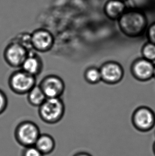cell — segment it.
<instances>
[{"mask_svg":"<svg viewBox=\"0 0 155 156\" xmlns=\"http://www.w3.org/2000/svg\"><path fill=\"white\" fill-rule=\"evenodd\" d=\"M118 20L119 30L129 37L142 36L148 28L146 17L136 11L124 12Z\"/></svg>","mask_w":155,"mask_h":156,"instance_id":"obj_1","label":"cell"},{"mask_svg":"<svg viewBox=\"0 0 155 156\" xmlns=\"http://www.w3.org/2000/svg\"><path fill=\"white\" fill-rule=\"evenodd\" d=\"M65 111V105L61 98H47L38 108V115L45 123L55 124L62 120Z\"/></svg>","mask_w":155,"mask_h":156,"instance_id":"obj_2","label":"cell"},{"mask_svg":"<svg viewBox=\"0 0 155 156\" xmlns=\"http://www.w3.org/2000/svg\"><path fill=\"white\" fill-rule=\"evenodd\" d=\"M40 134V127L35 122L24 120L15 127L14 136L17 143L26 148L35 146Z\"/></svg>","mask_w":155,"mask_h":156,"instance_id":"obj_3","label":"cell"},{"mask_svg":"<svg viewBox=\"0 0 155 156\" xmlns=\"http://www.w3.org/2000/svg\"><path fill=\"white\" fill-rule=\"evenodd\" d=\"M36 81V77L20 69L11 74L8 80L9 87L15 94H27L37 85Z\"/></svg>","mask_w":155,"mask_h":156,"instance_id":"obj_4","label":"cell"},{"mask_svg":"<svg viewBox=\"0 0 155 156\" xmlns=\"http://www.w3.org/2000/svg\"><path fill=\"white\" fill-rule=\"evenodd\" d=\"M131 122L137 131L143 133L148 132L155 127V112L148 107H139L132 114Z\"/></svg>","mask_w":155,"mask_h":156,"instance_id":"obj_5","label":"cell"},{"mask_svg":"<svg viewBox=\"0 0 155 156\" xmlns=\"http://www.w3.org/2000/svg\"><path fill=\"white\" fill-rule=\"evenodd\" d=\"M30 51L17 41L10 43L5 48L3 57L5 61L11 67L21 68Z\"/></svg>","mask_w":155,"mask_h":156,"instance_id":"obj_6","label":"cell"},{"mask_svg":"<svg viewBox=\"0 0 155 156\" xmlns=\"http://www.w3.org/2000/svg\"><path fill=\"white\" fill-rule=\"evenodd\" d=\"M38 85L47 98H61L65 91V83L62 78L56 75L44 77Z\"/></svg>","mask_w":155,"mask_h":156,"instance_id":"obj_7","label":"cell"},{"mask_svg":"<svg viewBox=\"0 0 155 156\" xmlns=\"http://www.w3.org/2000/svg\"><path fill=\"white\" fill-rule=\"evenodd\" d=\"M102 81L107 84H116L123 78V67L116 61H108L103 63L99 68Z\"/></svg>","mask_w":155,"mask_h":156,"instance_id":"obj_8","label":"cell"},{"mask_svg":"<svg viewBox=\"0 0 155 156\" xmlns=\"http://www.w3.org/2000/svg\"><path fill=\"white\" fill-rule=\"evenodd\" d=\"M32 48L39 52H47L54 44V37L48 30L40 29L30 34Z\"/></svg>","mask_w":155,"mask_h":156,"instance_id":"obj_9","label":"cell"},{"mask_svg":"<svg viewBox=\"0 0 155 156\" xmlns=\"http://www.w3.org/2000/svg\"><path fill=\"white\" fill-rule=\"evenodd\" d=\"M155 65L143 58L136 59L131 66V73L136 80L147 82L153 78Z\"/></svg>","mask_w":155,"mask_h":156,"instance_id":"obj_10","label":"cell"},{"mask_svg":"<svg viewBox=\"0 0 155 156\" xmlns=\"http://www.w3.org/2000/svg\"><path fill=\"white\" fill-rule=\"evenodd\" d=\"M43 68V63L41 58L32 51L29 52L20 68L23 71L35 77L41 73Z\"/></svg>","mask_w":155,"mask_h":156,"instance_id":"obj_11","label":"cell"},{"mask_svg":"<svg viewBox=\"0 0 155 156\" xmlns=\"http://www.w3.org/2000/svg\"><path fill=\"white\" fill-rule=\"evenodd\" d=\"M35 146L44 156L52 154L55 149L56 142L52 135L47 133L40 134Z\"/></svg>","mask_w":155,"mask_h":156,"instance_id":"obj_12","label":"cell"},{"mask_svg":"<svg viewBox=\"0 0 155 156\" xmlns=\"http://www.w3.org/2000/svg\"><path fill=\"white\" fill-rule=\"evenodd\" d=\"M125 5L121 1L111 0L108 2L105 7V13L110 19H119L123 14Z\"/></svg>","mask_w":155,"mask_h":156,"instance_id":"obj_13","label":"cell"},{"mask_svg":"<svg viewBox=\"0 0 155 156\" xmlns=\"http://www.w3.org/2000/svg\"><path fill=\"white\" fill-rule=\"evenodd\" d=\"M27 99L28 103L35 107H40L47 98L44 94L39 85H36L27 94Z\"/></svg>","mask_w":155,"mask_h":156,"instance_id":"obj_14","label":"cell"},{"mask_svg":"<svg viewBox=\"0 0 155 156\" xmlns=\"http://www.w3.org/2000/svg\"><path fill=\"white\" fill-rule=\"evenodd\" d=\"M84 78L90 84H96L102 81L99 68L95 67L88 68L84 73Z\"/></svg>","mask_w":155,"mask_h":156,"instance_id":"obj_15","label":"cell"},{"mask_svg":"<svg viewBox=\"0 0 155 156\" xmlns=\"http://www.w3.org/2000/svg\"><path fill=\"white\" fill-rule=\"evenodd\" d=\"M143 58L153 62L155 61V44L149 42L146 43L141 49Z\"/></svg>","mask_w":155,"mask_h":156,"instance_id":"obj_16","label":"cell"},{"mask_svg":"<svg viewBox=\"0 0 155 156\" xmlns=\"http://www.w3.org/2000/svg\"><path fill=\"white\" fill-rule=\"evenodd\" d=\"M21 156H44L35 146L24 148Z\"/></svg>","mask_w":155,"mask_h":156,"instance_id":"obj_17","label":"cell"},{"mask_svg":"<svg viewBox=\"0 0 155 156\" xmlns=\"http://www.w3.org/2000/svg\"><path fill=\"white\" fill-rule=\"evenodd\" d=\"M8 105V99L6 94L0 89V115L4 113Z\"/></svg>","mask_w":155,"mask_h":156,"instance_id":"obj_18","label":"cell"},{"mask_svg":"<svg viewBox=\"0 0 155 156\" xmlns=\"http://www.w3.org/2000/svg\"><path fill=\"white\" fill-rule=\"evenodd\" d=\"M147 36L148 42L155 44V22L147 28Z\"/></svg>","mask_w":155,"mask_h":156,"instance_id":"obj_19","label":"cell"},{"mask_svg":"<svg viewBox=\"0 0 155 156\" xmlns=\"http://www.w3.org/2000/svg\"><path fill=\"white\" fill-rule=\"evenodd\" d=\"M73 156H92L91 154L85 151H80L74 154Z\"/></svg>","mask_w":155,"mask_h":156,"instance_id":"obj_20","label":"cell"},{"mask_svg":"<svg viewBox=\"0 0 155 156\" xmlns=\"http://www.w3.org/2000/svg\"><path fill=\"white\" fill-rule=\"evenodd\" d=\"M152 150H153V152L154 156H155V141L153 144V146H152Z\"/></svg>","mask_w":155,"mask_h":156,"instance_id":"obj_21","label":"cell"},{"mask_svg":"<svg viewBox=\"0 0 155 156\" xmlns=\"http://www.w3.org/2000/svg\"><path fill=\"white\" fill-rule=\"evenodd\" d=\"M153 78H155V65L154 67V70H153Z\"/></svg>","mask_w":155,"mask_h":156,"instance_id":"obj_22","label":"cell"},{"mask_svg":"<svg viewBox=\"0 0 155 156\" xmlns=\"http://www.w3.org/2000/svg\"><path fill=\"white\" fill-rule=\"evenodd\" d=\"M119 1H122V0H119Z\"/></svg>","mask_w":155,"mask_h":156,"instance_id":"obj_23","label":"cell"},{"mask_svg":"<svg viewBox=\"0 0 155 156\" xmlns=\"http://www.w3.org/2000/svg\"></svg>","mask_w":155,"mask_h":156,"instance_id":"obj_24","label":"cell"}]
</instances>
